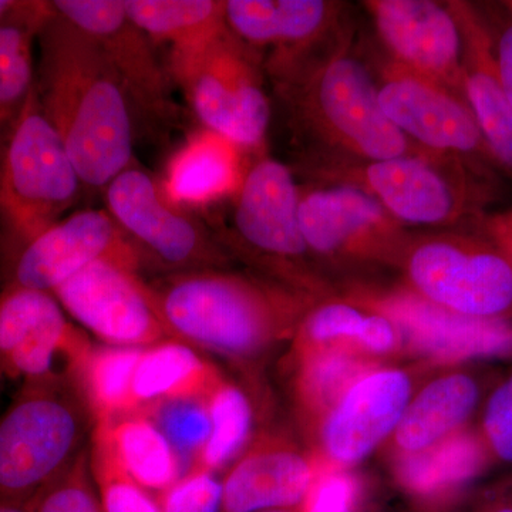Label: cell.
<instances>
[{"label":"cell","instance_id":"1","mask_svg":"<svg viewBox=\"0 0 512 512\" xmlns=\"http://www.w3.org/2000/svg\"><path fill=\"white\" fill-rule=\"evenodd\" d=\"M36 92L87 187H107L133 160L130 96L100 46L50 9Z\"/></svg>","mask_w":512,"mask_h":512},{"label":"cell","instance_id":"2","mask_svg":"<svg viewBox=\"0 0 512 512\" xmlns=\"http://www.w3.org/2000/svg\"><path fill=\"white\" fill-rule=\"evenodd\" d=\"M339 35L318 52L272 74L292 116L328 160L379 161L414 153V146L379 103L377 83Z\"/></svg>","mask_w":512,"mask_h":512},{"label":"cell","instance_id":"3","mask_svg":"<svg viewBox=\"0 0 512 512\" xmlns=\"http://www.w3.org/2000/svg\"><path fill=\"white\" fill-rule=\"evenodd\" d=\"M311 168L320 183L365 191L404 227H471L497 194V171L423 148L379 161L316 158Z\"/></svg>","mask_w":512,"mask_h":512},{"label":"cell","instance_id":"4","mask_svg":"<svg viewBox=\"0 0 512 512\" xmlns=\"http://www.w3.org/2000/svg\"><path fill=\"white\" fill-rule=\"evenodd\" d=\"M92 414L70 377L25 380L0 416V503H32L86 450Z\"/></svg>","mask_w":512,"mask_h":512},{"label":"cell","instance_id":"5","mask_svg":"<svg viewBox=\"0 0 512 512\" xmlns=\"http://www.w3.org/2000/svg\"><path fill=\"white\" fill-rule=\"evenodd\" d=\"M148 285L171 338L191 348L251 355L288 318V299L239 276L181 271Z\"/></svg>","mask_w":512,"mask_h":512},{"label":"cell","instance_id":"6","mask_svg":"<svg viewBox=\"0 0 512 512\" xmlns=\"http://www.w3.org/2000/svg\"><path fill=\"white\" fill-rule=\"evenodd\" d=\"M79 174L36 92L0 140V218L23 247L60 221L79 192Z\"/></svg>","mask_w":512,"mask_h":512},{"label":"cell","instance_id":"7","mask_svg":"<svg viewBox=\"0 0 512 512\" xmlns=\"http://www.w3.org/2000/svg\"><path fill=\"white\" fill-rule=\"evenodd\" d=\"M171 73L207 130L242 148L261 147L271 104L251 47L227 29L210 42L171 53Z\"/></svg>","mask_w":512,"mask_h":512},{"label":"cell","instance_id":"8","mask_svg":"<svg viewBox=\"0 0 512 512\" xmlns=\"http://www.w3.org/2000/svg\"><path fill=\"white\" fill-rule=\"evenodd\" d=\"M453 229L410 241L404 256L417 295L468 318L512 319L510 258L477 229Z\"/></svg>","mask_w":512,"mask_h":512},{"label":"cell","instance_id":"9","mask_svg":"<svg viewBox=\"0 0 512 512\" xmlns=\"http://www.w3.org/2000/svg\"><path fill=\"white\" fill-rule=\"evenodd\" d=\"M93 343L53 293L8 285L0 295V382L73 377Z\"/></svg>","mask_w":512,"mask_h":512},{"label":"cell","instance_id":"10","mask_svg":"<svg viewBox=\"0 0 512 512\" xmlns=\"http://www.w3.org/2000/svg\"><path fill=\"white\" fill-rule=\"evenodd\" d=\"M379 74L380 107L414 146L497 171L460 93L404 69L389 57Z\"/></svg>","mask_w":512,"mask_h":512},{"label":"cell","instance_id":"11","mask_svg":"<svg viewBox=\"0 0 512 512\" xmlns=\"http://www.w3.org/2000/svg\"><path fill=\"white\" fill-rule=\"evenodd\" d=\"M64 312L104 345L148 348L170 340L148 282L110 261L87 266L53 292Z\"/></svg>","mask_w":512,"mask_h":512},{"label":"cell","instance_id":"12","mask_svg":"<svg viewBox=\"0 0 512 512\" xmlns=\"http://www.w3.org/2000/svg\"><path fill=\"white\" fill-rule=\"evenodd\" d=\"M299 224L309 252L332 258L392 255L412 241L404 225L352 185L299 187Z\"/></svg>","mask_w":512,"mask_h":512},{"label":"cell","instance_id":"13","mask_svg":"<svg viewBox=\"0 0 512 512\" xmlns=\"http://www.w3.org/2000/svg\"><path fill=\"white\" fill-rule=\"evenodd\" d=\"M97 261L138 271L141 252L109 212H74L23 247L9 285L53 293Z\"/></svg>","mask_w":512,"mask_h":512},{"label":"cell","instance_id":"14","mask_svg":"<svg viewBox=\"0 0 512 512\" xmlns=\"http://www.w3.org/2000/svg\"><path fill=\"white\" fill-rule=\"evenodd\" d=\"M387 57L460 93L463 36L450 3L433 0H367Z\"/></svg>","mask_w":512,"mask_h":512},{"label":"cell","instance_id":"15","mask_svg":"<svg viewBox=\"0 0 512 512\" xmlns=\"http://www.w3.org/2000/svg\"><path fill=\"white\" fill-rule=\"evenodd\" d=\"M113 220L171 268L194 271L214 262V249L204 231L190 218L173 210L153 178L138 168L117 175L106 191Z\"/></svg>","mask_w":512,"mask_h":512},{"label":"cell","instance_id":"16","mask_svg":"<svg viewBox=\"0 0 512 512\" xmlns=\"http://www.w3.org/2000/svg\"><path fill=\"white\" fill-rule=\"evenodd\" d=\"M49 5L56 16L100 46L123 80L128 96L147 109H165L168 84L153 42L128 18L123 0H55Z\"/></svg>","mask_w":512,"mask_h":512},{"label":"cell","instance_id":"17","mask_svg":"<svg viewBox=\"0 0 512 512\" xmlns=\"http://www.w3.org/2000/svg\"><path fill=\"white\" fill-rule=\"evenodd\" d=\"M342 5L325 0H228L225 19L232 35L245 45L275 52L271 73L318 52L329 42Z\"/></svg>","mask_w":512,"mask_h":512},{"label":"cell","instance_id":"18","mask_svg":"<svg viewBox=\"0 0 512 512\" xmlns=\"http://www.w3.org/2000/svg\"><path fill=\"white\" fill-rule=\"evenodd\" d=\"M463 36L460 92L473 113L495 170L512 181V106L495 60L488 16L468 2H448Z\"/></svg>","mask_w":512,"mask_h":512},{"label":"cell","instance_id":"19","mask_svg":"<svg viewBox=\"0 0 512 512\" xmlns=\"http://www.w3.org/2000/svg\"><path fill=\"white\" fill-rule=\"evenodd\" d=\"M235 200V231L248 247L285 261L308 254L299 224V185L284 163L261 158L248 168Z\"/></svg>","mask_w":512,"mask_h":512},{"label":"cell","instance_id":"20","mask_svg":"<svg viewBox=\"0 0 512 512\" xmlns=\"http://www.w3.org/2000/svg\"><path fill=\"white\" fill-rule=\"evenodd\" d=\"M377 305L410 342L439 359L512 356V319L468 318L414 293L386 296Z\"/></svg>","mask_w":512,"mask_h":512},{"label":"cell","instance_id":"21","mask_svg":"<svg viewBox=\"0 0 512 512\" xmlns=\"http://www.w3.org/2000/svg\"><path fill=\"white\" fill-rule=\"evenodd\" d=\"M409 397V379L397 370L357 380L326 421L323 441L330 456L342 463L362 460L397 429Z\"/></svg>","mask_w":512,"mask_h":512},{"label":"cell","instance_id":"22","mask_svg":"<svg viewBox=\"0 0 512 512\" xmlns=\"http://www.w3.org/2000/svg\"><path fill=\"white\" fill-rule=\"evenodd\" d=\"M244 150L207 128L194 134L168 163L165 200L175 205H208L235 197L248 173Z\"/></svg>","mask_w":512,"mask_h":512},{"label":"cell","instance_id":"23","mask_svg":"<svg viewBox=\"0 0 512 512\" xmlns=\"http://www.w3.org/2000/svg\"><path fill=\"white\" fill-rule=\"evenodd\" d=\"M312 471L292 451L265 450L239 461L222 483L221 512L288 510L303 503Z\"/></svg>","mask_w":512,"mask_h":512},{"label":"cell","instance_id":"24","mask_svg":"<svg viewBox=\"0 0 512 512\" xmlns=\"http://www.w3.org/2000/svg\"><path fill=\"white\" fill-rule=\"evenodd\" d=\"M92 441L150 494L163 493L184 476L180 458L144 413L123 414L94 424Z\"/></svg>","mask_w":512,"mask_h":512},{"label":"cell","instance_id":"25","mask_svg":"<svg viewBox=\"0 0 512 512\" xmlns=\"http://www.w3.org/2000/svg\"><path fill=\"white\" fill-rule=\"evenodd\" d=\"M218 382L210 363L180 340H164L143 349L133 380L137 410L164 400H205Z\"/></svg>","mask_w":512,"mask_h":512},{"label":"cell","instance_id":"26","mask_svg":"<svg viewBox=\"0 0 512 512\" xmlns=\"http://www.w3.org/2000/svg\"><path fill=\"white\" fill-rule=\"evenodd\" d=\"M50 15L49 2H18L0 19V140L36 83L35 42Z\"/></svg>","mask_w":512,"mask_h":512},{"label":"cell","instance_id":"27","mask_svg":"<svg viewBox=\"0 0 512 512\" xmlns=\"http://www.w3.org/2000/svg\"><path fill=\"white\" fill-rule=\"evenodd\" d=\"M480 400V384L470 375L454 373L429 384L407 404L396 429L397 444L409 453L439 443L470 417Z\"/></svg>","mask_w":512,"mask_h":512},{"label":"cell","instance_id":"28","mask_svg":"<svg viewBox=\"0 0 512 512\" xmlns=\"http://www.w3.org/2000/svg\"><path fill=\"white\" fill-rule=\"evenodd\" d=\"M128 18L153 43L171 53L200 46L228 29L225 2L215 0H123Z\"/></svg>","mask_w":512,"mask_h":512},{"label":"cell","instance_id":"29","mask_svg":"<svg viewBox=\"0 0 512 512\" xmlns=\"http://www.w3.org/2000/svg\"><path fill=\"white\" fill-rule=\"evenodd\" d=\"M144 348L93 346L73 382L94 424L136 412L133 380Z\"/></svg>","mask_w":512,"mask_h":512},{"label":"cell","instance_id":"30","mask_svg":"<svg viewBox=\"0 0 512 512\" xmlns=\"http://www.w3.org/2000/svg\"><path fill=\"white\" fill-rule=\"evenodd\" d=\"M483 448L478 440L451 437L433 448L412 453L399 467L402 483L412 493L433 497L474 476L483 463Z\"/></svg>","mask_w":512,"mask_h":512},{"label":"cell","instance_id":"31","mask_svg":"<svg viewBox=\"0 0 512 512\" xmlns=\"http://www.w3.org/2000/svg\"><path fill=\"white\" fill-rule=\"evenodd\" d=\"M207 407L211 420L210 437L191 470L214 473L237 456L247 443L252 410L241 390L220 383L208 394Z\"/></svg>","mask_w":512,"mask_h":512},{"label":"cell","instance_id":"32","mask_svg":"<svg viewBox=\"0 0 512 512\" xmlns=\"http://www.w3.org/2000/svg\"><path fill=\"white\" fill-rule=\"evenodd\" d=\"M156 423L181 461H190V470L210 437L211 420L207 399L164 400L137 410ZM188 470V471H190Z\"/></svg>","mask_w":512,"mask_h":512},{"label":"cell","instance_id":"33","mask_svg":"<svg viewBox=\"0 0 512 512\" xmlns=\"http://www.w3.org/2000/svg\"><path fill=\"white\" fill-rule=\"evenodd\" d=\"M90 467L104 512H161L157 498L134 483L106 451L92 441Z\"/></svg>","mask_w":512,"mask_h":512},{"label":"cell","instance_id":"34","mask_svg":"<svg viewBox=\"0 0 512 512\" xmlns=\"http://www.w3.org/2000/svg\"><path fill=\"white\" fill-rule=\"evenodd\" d=\"M35 512H104L90 467L89 448L39 494Z\"/></svg>","mask_w":512,"mask_h":512},{"label":"cell","instance_id":"35","mask_svg":"<svg viewBox=\"0 0 512 512\" xmlns=\"http://www.w3.org/2000/svg\"><path fill=\"white\" fill-rule=\"evenodd\" d=\"M360 366L345 355H326L313 360L306 367L302 387L308 399L320 406H328L342 399L357 382Z\"/></svg>","mask_w":512,"mask_h":512},{"label":"cell","instance_id":"36","mask_svg":"<svg viewBox=\"0 0 512 512\" xmlns=\"http://www.w3.org/2000/svg\"><path fill=\"white\" fill-rule=\"evenodd\" d=\"M156 498L161 512H221L222 483L210 471L191 470Z\"/></svg>","mask_w":512,"mask_h":512},{"label":"cell","instance_id":"37","mask_svg":"<svg viewBox=\"0 0 512 512\" xmlns=\"http://www.w3.org/2000/svg\"><path fill=\"white\" fill-rule=\"evenodd\" d=\"M485 450L504 463H512V373L488 397L483 414Z\"/></svg>","mask_w":512,"mask_h":512},{"label":"cell","instance_id":"38","mask_svg":"<svg viewBox=\"0 0 512 512\" xmlns=\"http://www.w3.org/2000/svg\"><path fill=\"white\" fill-rule=\"evenodd\" d=\"M366 315L346 303H329L309 316L305 332L315 342L336 339L359 340Z\"/></svg>","mask_w":512,"mask_h":512},{"label":"cell","instance_id":"39","mask_svg":"<svg viewBox=\"0 0 512 512\" xmlns=\"http://www.w3.org/2000/svg\"><path fill=\"white\" fill-rule=\"evenodd\" d=\"M357 501V485L345 474L323 477L305 500V512H353Z\"/></svg>","mask_w":512,"mask_h":512},{"label":"cell","instance_id":"40","mask_svg":"<svg viewBox=\"0 0 512 512\" xmlns=\"http://www.w3.org/2000/svg\"><path fill=\"white\" fill-rule=\"evenodd\" d=\"M497 22H491L494 35L495 60L498 73L512 106V2H505L498 13Z\"/></svg>","mask_w":512,"mask_h":512},{"label":"cell","instance_id":"41","mask_svg":"<svg viewBox=\"0 0 512 512\" xmlns=\"http://www.w3.org/2000/svg\"><path fill=\"white\" fill-rule=\"evenodd\" d=\"M474 229L494 242L512 262V208L503 211H488L478 218Z\"/></svg>","mask_w":512,"mask_h":512},{"label":"cell","instance_id":"42","mask_svg":"<svg viewBox=\"0 0 512 512\" xmlns=\"http://www.w3.org/2000/svg\"><path fill=\"white\" fill-rule=\"evenodd\" d=\"M397 328L389 318L383 315L366 316L365 325L357 342L373 352H387L396 343Z\"/></svg>","mask_w":512,"mask_h":512},{"label":"cell","instance_id":"43","mask_svg":"<svg viewBox=\"0 0 512 512\" xmlns=\"http://www.w3.org/2000/svg\"><path fill=\"white\" fill-rule=\"evenodd\" d=\"M0 512H35V501L32 503H0Z\"/></svg>","mask_w":512,"mask_h":512},{"label":"cell","instance_id":"44","mask_svg":"<svg viewBox=\"0 0 512 512\" xmlns=\"http://www.w3.org/2000/svg\"><path fill=\"white\" fill-rule=\"evenodd\" d=\"M481 512H512V497L485 505Z\"/></svg>","mask_w":512,"mask_h":512},{"label":"cell","instance_id":"45","mask_svg":"<svg viewBox=\"0 0 512 512\" xmlns=\"http://www.w3.org/2000/svg\"><path fill=\"white\" fill-rule=\"evenodd\" d=\"M18 2H12V0H0V19L5 18L9 12H12L16 8Z\"/></svg>","mask_w":512,"mask_h":512},{"label":"cell","instance_id":"46","mask_svg":"<svg viewBox=\"0 0 512 512\" xmlns=\"http://www.w3.org/2000/svg\"><path fill=\"white\" fill-rule=\"evenodd\" d=\"M268 512H291L289 510H275V511H268Z\"/></svg>","mask_w":512,"mask_h":512}]
</instances>
